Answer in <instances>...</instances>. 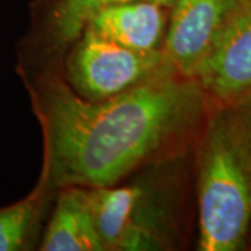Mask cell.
Returning <instances> with one entry per match:
<instances>
[{"mask_svg": "<svg viewBox=\"0 0 251 251\" xmlns=\"http://www.w3.org/2000/svg\"><path fill=\"white\" fill-rule=\"evenodd\" d=\"M44 133L41 179L50 190L113 186L173 159L202 122L206 92L169 74L100 100L77 95L57 75L28 81Z\"/></svg>", "mask_w": 251, "mask_h": 251, "instance_id": "obj_1", "label": "cell"}, {"mask_svg": "<svg viewBox=\"0 0 251 251\" xmlns=\"http://www.w3.org/2000/svg\"><path fill=\"white\" fill-rule=\"evenodd\" d=\"M201 251L242 250L251 227V163L225 110L209 120L198 162Z\"/></svg>", "mask_w": 251, "mask_h": 251, "instance_id": "obj_2", "label": "cell"}, {"mask_svg": "<svg viewBox=\"0 0 251 251\" xmlns=\"http://www.w3.org/2000/svg\"><path fill=\"white\" fill-rule=\"evenodd\" d=\"M88 194L105 251L173 247L177 190L171 179L150 175L123 184L88 188Z\"/></svg>", "mask_w": 251, "mask_h": 251, "instance_id": "obj_3", "label": "cell"}, {"mask_svg": "<svg viewBox=\"0 0 251 251\" xmlns=\"http://www.w3.org/2000/svg\"><path fill=\"white\" fill-rule=\"evenodd\" d=\"M66 59V82L81 98L100 100L147 81L176 74L161 50L138 52L85 27Z\"/></svg>", "mask_w": 251, "mask_h": 251, "instance_id": "obj_4", "label": "cell"}, {"mask_svg": "<svg viewBox=\"0 0 251 251\" xmlns=\"http://www.w3.org/2000/svg\"><path fill=\"white\" fill-rule=\"evenodd\" d=\"M196 80L225 106L251 90V0H239L229 13Z\"/></svg>", "mask_w": 251, "mask_h": 251, "instance_id": "obj_5", "label": "cell"}, {"mask_svg": "<svg viewBox=\"0 0 251 251\" xmlns=\"http://www.w3.org/2000/svg\"><path fill=\"white\" fill-rule=\"evenodd\" d=\"M239 0H175L161 52L181 77L196 78L216 36Z\"/></svg>", "mask_w": 251, "mask_h": 251, "instance_id": "obj_6", "label": "cell"}, {"mask_svg": "<svg viewBox=\"0 0 251 251\" xmlns=\"http://www.w3.org/2000/svg\"><path fill=\"white\" fill-rule=\"evenodd\" d=\"M169 7L152 1L112 4L95 11L85 27L119 45L138 50H161ZM84 27V28H85Z\"/></svg>", "mask_w": 251, "mask_h": 251, "instance_id": "obj_7", "label": "cell"}, {"mask_svg": "<svg viewBox=\"0 0 251 251\" xmlns=\"http://www.w3.org/2000/svg\"><path fill=\"white\" fill-rule=\"evenodd\" d=\"M42 251H105L91 208L88 188H59L52 215L41 236Z\"/></svg>", "mask_w": 251, "mask_h": 251, "instance_id": "obj_8", "label": "cell"}, {"mask_svg": "<svg viewBox=\"0 0 251 251\" xmlns=\"http://www.w3.org/2000/svg\"><path fill=\"white\" fill-rule=\"evenodd\" d=\"M52 191L39 177L27 197L0 206V251L31 250L35 246Z\"/></svg>", "mask_w": 251, "mask_h": 251, "instance_id": "obj_9", "label": "cell"}, {"mask_svg": "<svg viewBox=\"0 0 251 251\" xmlns=\"http://www.w3.org/2000/svg\"><path fill=\"white\" fill-rule=\"evenodd\" d=\"M130 1H152L171 7L175 0H54L49 14V36L57 48L72 45L90 17L102 7Z\"/></svg>", "mask_w": 251, "mask_h": 251, "instance_id": "obj_10", "label": "cell"}, {"mask_svg": "<svg viewBox=\"0 0 251 251\" xmlns=\"http://www.w3.org/2000/svg\"><path fill=\"white\" fill-rule=\"evenodd\" d=\"M227 123L251 163V90L232 105L224 106Z\"/></svg>", "mask_w": 251, "mask_h": 251, "instance_id": "obj_11", "label": "cell"}, {"mask_svg": "<svg viewBox=\"0 0 251 251\" xmlns=\"http://www.w3.org/2000/svg\"><path fill=\"white\" fill-rule=\"evenodd\" d=\"M38 1H44V0H38ZM50 1H54V0H50Z\"/></svg>", "mask_w": 251, "mask_h": 251, "instance_id": "obj_12", "label": "cell"}]
</instances>
